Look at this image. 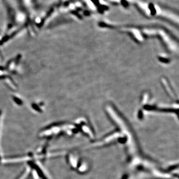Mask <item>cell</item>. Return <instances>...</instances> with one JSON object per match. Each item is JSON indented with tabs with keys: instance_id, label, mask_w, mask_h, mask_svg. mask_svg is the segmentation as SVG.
<instances>
[{
	"instance_id": "obj_1",
	"label": "cell",
	"mask_w": 179,
	"mask_h": 179,
	"mask_svg": "<svg viewBox=\"0 0 179 179\" xmlns=\"http://www.w3.org/2000/svg\"><path fill=\"white\" fill-rule=\"evenodd\" d=\"M149 8V9L151 11L152 13H156V10H155L154 7V6L152 4H150Z\"/></svg>"
}]
</instances>
